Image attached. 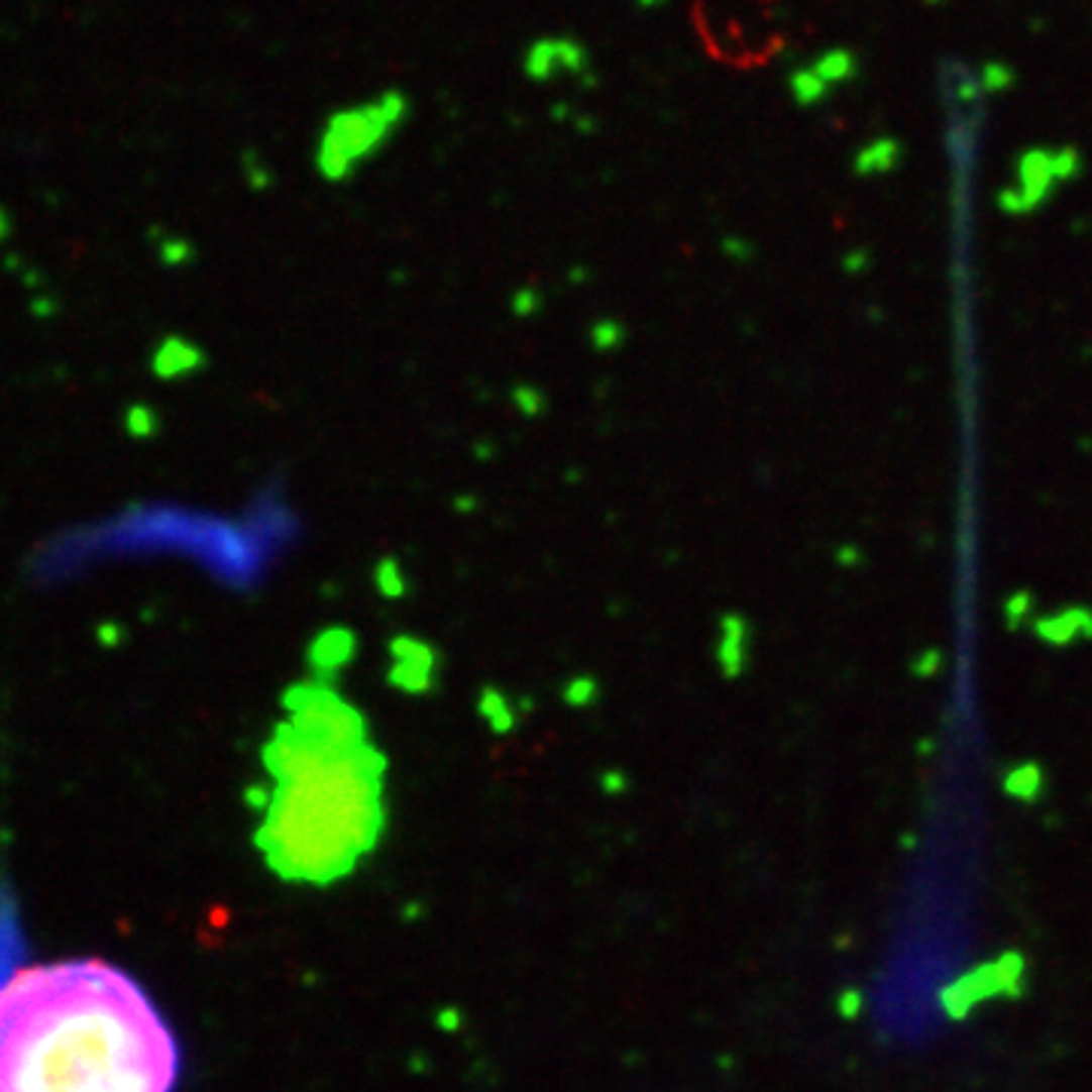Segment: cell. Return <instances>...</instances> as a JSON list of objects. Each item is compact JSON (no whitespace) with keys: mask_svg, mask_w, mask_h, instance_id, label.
Instances as JSON below:
<instances>
[{"mask_svg":"<svg viewBox=\"0 0 1092 1092\" xmlns=\"http://www.w3.org/2000/svg\"><path fill=\"white\" fill-rule=\"evenodd\" d=\"M183 1056L146 989L104 959L28 965L0 986V1092H174Z\"/></svg>","mask_w":1092,"mask_h":1092,"instance_id":"6da1fadb","label":"cell"},{"mask_svg":"<svg viewBox=\"0 0 1092 1092\" xmlns=\"http://www.w3.org/2000/svg\"><path fill=\"white\" fill-rule=\"evenodd\" d=\"M586 46L571 37H543L525 52V74L531 80H550L559 74H586Z\"/></svg>","mask_w":1092,"mask_h":1092,"instance_id":"277c9868","label":"cell"},{"mask_svg":"<svg viewBox=\"0 0 1092 1092\" xmlns=\"http://www.w3.org/2000/svg\"><path fill=\"white\" fill-rule=\"evenodd\" d=\"M289 720L264 747L274 789L255 832L267 868L295 883H334L386 829V756L364 720L322 683L286 698Z\"/></svg>","mask_w":1092,"mask_h":1092,"instance_id":"7a4b0ae2","label":"cell"},{"mask_svg":"<svg viewBox=\"0 0 1092 1092\" xmlns=\"http://www.w3.org/2000/svg\"><path fill=\"white\" fill-rule=\"evenodd\" d=\"M404 116H407V98L401 92H389L364 107L337 113L325 128L319 149V168L325 171V177L337 180L349 174V168L364 155H370Z\"/></svg>","mask_w":1092,"mask_h":1092,"instance_id":"3957f363","label":"cell"},{"mask_svg":"<svg viewBox=\"0 0 1092 1092\" xmlns=\"http://www.w3.org/2000/svg\"><path fill=\"white\" fill-rule=\"evenodd\" d=\"M644 4H647V7H650V4H659V0H644Z\"/></svg>","mask_w":1092,"mask_h":1092,"instance_id":"8992f818","label":"cell"},{"mask_svg":"<svg viewBox=\"0 0 1092 1092\" xmlns=\"http://www.w3.org/2000/svg\"><path fill=\"white\" fill-rule=\"evenodd\" d=\"M1089 629H1092V617H1089L1086 611H1080V608H1074V611H1068V614H1062V617H1053V620H1047V623H1038V635L1047 638V641H1053V644H1065V641H1071L1077 632L1092 635Z\"/></svg>","mask_w":1092,"mask_h":1092,"instance_id":"5b68a950","label":"cell"}]
</instances>
